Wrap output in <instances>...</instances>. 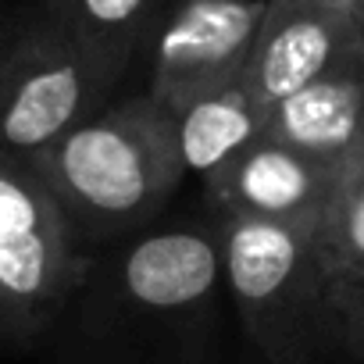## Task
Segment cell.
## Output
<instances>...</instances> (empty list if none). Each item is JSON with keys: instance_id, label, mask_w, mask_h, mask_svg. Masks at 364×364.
<instances>
[{"instance_id": "6da1fadb", "label": "cell", "mask_w": 364, "mask_h": 364, "mask_svg": "<svg viewBox=\"0 0 364 364\" xmlns=\"http://www.w3.org/2000/svg\"><path fill=\"white\" fill-rule=\"evenodd\" d=\"M36 364H254L204 204L90 254Z\"/></svg>"}, {"instance_id": "7a4b0ae2", "label": "cell", "mask_w": 364, "mask_h": 364, "mask_svg": "<svg viewBox=\"0 0 364 364\" xmlns=\"http://www.w3.org/2000/svg\"><path fill=\"white\" fill-rule=\"evenodd\" d=\"M26 161L90 254L161 222L186 182L175 122L143 90L118 93Z\"/></svg>"}, {"instance_id": "3957f363", "label": "cell", "mask_w": 364, "mask_h": 364, "mask_svg": "<svg viewBox=\"0 0 364 364\" xmlns=\"http://www.w3.org/2000/svg\"><path fill=\"white\" fill-rule=\"evenodd\" d=\"M208 215L218 236L225 296L250 360L254 364L339 360V336L328 311L314 229L257 222L211 208Z\"/></svg>"}, {"instance_id": "277c9868", "label": "cell", "mask_w": 364, "mask_h": 364, "mask_svg": "<svg viewBox=\"0 0 364 364\" xmlns=\"http://www.w3.org/2000/svg\"><path fill=\"white\" fill-rule=\"evenodd\" d=\"M90 264L26 157L0 150V353L36 357Z\"/></svg>"}, {"instance_id": "5b68a950", "label": "cell", "mask_w": 364, "mask_h": 364, "mask_svg": "<svg viewBox=\"0 0 364 364\" xmlns=\"http://www.w3.org/2000/svg\"><path fill=\"white\" fill-rule=\"evenodd\" d=\"M111 100L79 40L43 0L0 4V150L33 157Z\"/></svg>"}, {"instance_id": "8992f818", "label": "cell", "mask_w": 364, "mask_h": 364, "mask_svg": "<svg viewBox=\"0 0 364 364\" xmlns=\"http://www.w3.org/2000/svg\"><path fill=\"white\" fill-rule=\"evenodd\" d=\"M264 8L268 0H164L139 54V90L178 111L243 79Z\"/></svg>"}, {"instance_id": "52a82bcc", "label": "cell", "mask_w": 364, "mask_h": 364, "mask_svg": "<svg viewBox=\"0 0 364 364\" xmlns=\"http://www.w3.org/2000/svg\"><path fill=\"white\" fill-rule=\"evenodd\" d=\"M343 186V168L307 157L261 132L250 146H243L200 182V200L211 211L293 229H318Z\"/></svg>"}, {"instance_id": "ba28073f", "label": "cell", "mask_w": 364, "mask_h": 364, "mask_svg": "<svg viewBox=\"0 0 364 364\" xmlns=\"http://www.w3.org/2000/svg\"><path fill=\"white\" fill-rule=\"evenodd\" d=\"M357 54H364L357 15L307 0H268L243 79L272 107Z\"/></svg>"}, {"instance_id": "9c48e42d", "label": "cell", "mask_w": 364, "mask_h": 364, "mask_svg": "<svg viewBox=\"0 0 364 364\" xmlns=\"http://www.w3.org/2000/svg\"><path fill=\"white\" fill-rule=\"evenodd\" d=\"M264 136L343 168L364 136V54L268 107Z\"/></svg>"}, {"instance_id": "30bf717a", "label": "cell", "mask_w": 364, "mask_h": 364, "mask_svg": "<svg viewBox=\"0 0 364 364\" xmlns=\"http://www.w3.org/2000/svg\"><path fill=\"white\" fill-rule=\"evenodd\" d=\"M339 360L364 364V178L346 182L314 229Z\"/></svg>"}, {"instance_id": "8fae6325", "label": "cell", "mask_w": 364, "mask_h": 364, "mask_svg": "<svg viewBox=\"0 0 364 364\" xmlns=\"http://www.w3.org/2000/svg\"><path fill=\"white\" fill-rule=\"evenodd\" d=\"M168 114L175 122V146L182 168L197 182H204L264 132L268 107L254 97L247 79H236Z\"/></svg>"}, {"instance_id": "7c38bea8", "label": "cell", "mask_w": 364, "mask_h": 364, "mask_svg": "<svg viewBox=\"0 0 364 364\" xmlns=\"http://www.w3.org/2000/svg\"><path fill=\"white\" fill-rule=\"evenodd\" d=\"M164 0H43V8L79 40L100 82L118 97L139 68L146 33Z\"/></svg>"}, {"instance_id": "4fadbf2b", "label": "cell", "mask_w": 364, "mask_h": 364, "mask_svg": "<svg viewBox=\"0 0 364 364\" xmlns=\"http://www.w3.org/2000/svg\"><path fill=\"white\" fill-rule=\"evenodd\" d=\"M307 4H318V8H332V11H346V15H357L364 11V0H307Z\"/></svg>"}, {"instance_id": "5bb4252c", "label": "cell", "mask_w": 364, "mask_h": 364, "mask_svg": "<svg viewBox=\"0 0 364 364\" xmlns=\"http://www.w3.org/2000/svg\"><path fill=\"white\" fill-rule=\"evenodd\" d=\"M357 178H364V136H360V143H357V150L346 164V182H357Z\"/></svg>"}, {"instance_id": "9a60e30c", "label": "cell", "mask_w": 364, "mask_h": 364, "mask_svg": "<svg viewBox=\"0 0 364 364\" xmlns=\"http://www.w3.org/2000/svg\"><path fill=\"white\" fill-rule=\"evenodd\" d=\"M360 47H364V11H360Z\"/></svg>"}, {"instance_id": "2e32d148", "label": "cell", "mask_w": 364, "mask_h": 364, "mask_svg": "<svg viewBox=\"0 0 364 364\" xmlns=\"http://www.w3.org/2000/svg\"><path fill=\"white\" fill-rule=\"evenodd\" d=\"M0 4H4V0H0Z\"/></svg>"}]
</instances>
